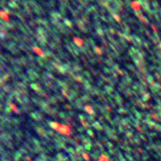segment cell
<instances>
[{
	"label": "cell",
	"instance_id": "cell-2",
	"mask_svg": "<svg viewBox=\"0 0 161 161\" xmlns=\"http://www.w3.org/2000/svg\"><path fill=\"white\" fill-rule=\"evenodd\" d=\"M132 7L135 9V10H138L140 9V4L139 2H136V1H133V3H132Z\"/></svg>",
	"mask_w": 161,
	"mask_h": 161
},
{
	"label": "cell",
	"instance_id": "cell-3",
	"mask_svg": "<svg viewBox=\"0 0 161 161\" xmlns=\"http://www.w3.org/2000/svg\"><path fill=\"white\" fill-rule=\"evenodd\" d=\"M33 50L38 54V55H39V56H43V52H42L39 48H38V47H33Z\"/></svg>",
	"mask_w": 161,
	"mask_h": 161
},
{
	"label": "cell",
	"instance_id": "cell-4",
	"mask_svg": "<svg viewBox=\"0 0 161 161\" xmlns=\"http://www.w3.org/2000/svg\"><path fill=\"white\" fill-rule=\"evenodd\" d=\"M10 107L12 108V110H13V111L16 112V113L18 112V109H17V107L14 105V104H10Z\"/></svg>",
	"mask_w": 161,
	"mask_h": 161
},
{
	"label": "cell",
	"instance_id": "cell-1",
	"mask_svg": "<svg viewBox=\"0 0 161 161\" xmlns=\"http://www.w3.org/2000/svg\"><path fill=\"white\" fill-rule=\"evenodd\" d=\"M0 18H2L4 21H9V15L7 14V12H5L4 10H0Z\"/></svg>",
	"mask_w": 161,
	"mask_h": 161
}]
</instances>
